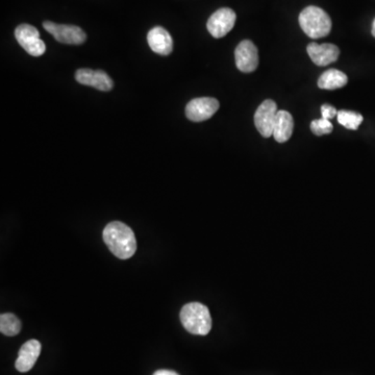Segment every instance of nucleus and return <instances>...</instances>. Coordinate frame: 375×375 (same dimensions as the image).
I'll return each instance as SVG.
<instances>
[{
	"mask_svg": "<svg viewBox=\"0 0 375 375\" xmlns=\"http://www.w3.org/2000/svg\"><path fill=\"white\" fill-rule=\"evenodd\" d=\"M104 243L114 256L128 260L137 250V240L134 231L128 225L119 221L111 222L104 229Z\"/></svg>",
	"mask_w": 375,
	"mask_h": 375,
	"instance_id": "nucleus-1",
	"label": "nucleus"
},
{
	"mask_svg": "<svg viewBox=\"0 0 375 375\" xmlns=\"http://www.w3.org/2000/svg\"><path fill=\"white\" fill-rule=\"evenodd\" d=\"M184 327L192 335L205 336L212 329V317L209 308L200 302H190L181 311Z\"/></svg>",
	"mask_w": 375,
	"mask_h": 375,
	"instance_id": "nucleus-2",
	"label": "nucleus"
},
{
	"mask_svg": "<svg viewBox=\"0 0 375 375\" xmlns=\"http://www.w3.org/2000/svg\"><path fill=\"white\" fill-rule=\"evenodd\" d=\"M299 25L306 35L312 39L327 37L332 31L331 17L318 6L304 8L299 15Z\"/></svg>",
	"mask_w": 375,
	"mask_h": 375,
	"instance_id": "nucleus-3",
	"label": "nucleus"
},
{
	"mask_svg": "<svg viewBox=\"0 0 375 375\" xmlns=\"http://www.w3.org/2000/svg\"><path fill=\"white\" fill-rule=\"evenodd\" d=\"M15 37L19 45L33 57H41L46 50V45L40 39V33L35 27L20 25L15 29Z\"/></svg>",
	"mask_w": 375,
	"mask_h": 375,
	"instance_id": "nucleus-4",
	"label": "nucleus"
},
{
	"mask_svg": "<svg viewBox=\"0 0 375 375\" xmlns=\"http://www.w3.org/2000/svg\"><path fill=\"white\" fill-rule=\"evenodd\" d=\"M43 27L48 32L57 42L63 44L79 45L87 40V35L81 27L75 25H57L51 21H44Z\"/></svg>",
	"mask_w": 375,
	"mask_h": 375,
	"instance_id": "nucleus-5",
	"label": "nucleus"
},
{
	"mask_svg": "<svg viewBox=\"0 0 375 375\" xmlns=\"http://www.w3.org/2000/svg\"><path fill=\"white\" fill-rule=\"evenodd\" d=\"M236 19L237 15L231 8H219L207 20V31L214 38L224 37L235 27Z\"/></svg>",
	"mask_w": 375,
	"mask_h": 375,
	"instance_id": "nucleus-6",
	"label": "nucleus"
},
{
	"mask_svg": "<svg viewBox=\"0 0 375 375\" xmlns=\"http://www.w3.org/2000/svg\"><path fill=\"white\" fill-rule=\"evenodd\" d=\"M236 66L243 74L256 71L259 66V53L256 45L250 40H244L235 50Z\"/></svg>",
	"mask_w": 375,
	"mask_h": 375,
	"instance_id": "nucleus-7",
	"label": "nucleus"
},
{
	"mask_svg": "<svg viewBox=\"0 0 375 375\" xmlns=\"http://www.w3.org/2000/svg\"><path fill=\"white\" fill-rule=\"evenodd\" d=\"M218 109H219V102L215 98H195L186 107V116L193 122L205 121L213 117Z\"/></svg>",
	"mask_w": 375,
	"mask_h": 375,
	"instance_id": "nucleus-8",
	"label": "nucleus"
},
{
	"mask_svg": "<svg viewBox=\"0 0 375 375\" xmlns=\"http://www.w3.org/2000/svg\"><path fill=\"white\" fill-rule=\"evenodd\" d=\"M278 106L271 100H265L261 104L254 114V124L259 132L264 138H269L273 135L274 123H275Z\"/></svg>",
	"mask_w": 375,
	"mask_h": 375,
	"instance_id": "nucleus-9",
	"label": "nucleus"
},
{
	"mask_svg": "<svg viewBox=\"0 0 375 375\" xmlns=\"http://www.w3.org/2000/svg\"><path fill=\"white\" fill-rule=\"evenodd\" d=\"M77 83L90 86L100 91L109 92L113 89L112 79L102 70L79 69L75 72Z\"/></svg>",
	"mask_w": 375,
	"mask_h": 375,
	"instance_id": "nucleus-10",
	"label": "nucleus"
},
{
	"mask_svg": "<svg viewBox=\"0 0 375 375\" xmlns=\"http://www.w3.org/2000/svg\"><path fill=\"white\" fill-rule=\"evenodd\" d=\"M306 50L313 63L317 66H322V67L337 61L340 55L339 47L334 44H329V43H325V44L311 43L306 47Z\"/></svg>",
	"mask_w": 375,
	"mask_h": 375,
	"instance_id": "nucleus-11",
	"label": "nucleus"
},
{
	"mask_svg": "<svg viewBox=\"0 0 375 375\" xmlns=\"http://www.w3.org/2000/svg\"><path fill=\"white\" fill-rule=\"evenodd\" d=\"M40 353L41 343L37 340L27 341L19 350L15 367L19 372L29 371L35 366Z\"/></svg>",
	"mask_w": 375,
	"mask_h": 375,
	"instance_id": "nucleus-12",
	"label": "nucleus"
},
{
	"mask_svg": "<svg viewBox=\"0 0 375 375\" xmlns=\"http://www.w3.org/2000/svg\"><path fill=\"white\" fill-rule=\"evenodd\" d=\"M151 50L161 55H168L173 50V40L167 29L162 27H154L147 35Z\"/></svg>",
	"mask_w": 375,
	"mask_h": 375,
	"instance_id": "nucleus-13",
	"label": "nucleus"
},
{
	"mask_svg": "<svg viewBox=\"0 0 375 375\" xmlns=\"http://www.w3.org/2000/svg\"><path fill=\"white\" fill-rule=\"evenodd\" d=\"M294 130V119L287 111L280 110L276 114L273 128V137L276 142L285 143L289 141Z\"/></svg>",
	"mask_w": 375,
	"mask_h": 375,
	"instance_id": "nucleus-14",
	"label": "nucleus"
},
{
	"mask_svg": "<svg viewBox=\"0 0 375 375\" xmlns=\"http://www.w3.org/2000/svg\"><path fill=\"white\" fill-rule=\"evenodd\" d=\"M348 83V77L342 71L337 69H331L325 71L318 79V87L322 90L341 89Z\"/></svg>",
	"mask_w": 375,
	"mask_h": 375,
	"instance_id": "nucleus-15",
	"label": "nucleus"
},
{
	"mask_svg": "<svg viewBox=\"0 0 375 375\" xmlns=\"http://www.w3.org/2000/svg\"><path fill=\"white\" fill-rule=\"evenodd\" d=\"M21 331V321L15 315L2 314L0 316V332L4 335L13 337L17 336Z\"/></svg>",
	"mask_w": 375,
	"mask_h": 375,
	"instance_id": "nucleus-16",
	"label": "nucleus"
},
{
	"mask_svg": "<svg viewBox=\"0 0 375 375\" xmlns=\"http://www.w3.org/2000/svg\"><path fill=\"white\" fill-rule=\"evenodd\" d=\"M337 120L347 130H357L363 122V116L353 111H339Z\"/></svg>",
	"mask_w": 375,
	"mask_h": 375,
	"instance_id": "nucleus-17",
	"label": "nucleus"
},
{
	"mask_svg": "<svg viewBox=\"0 0 375 375\" xmlns=\"http://www.w3.org/2000/svg\"><path fill=\"white\" fill-rule=\"evenodd\" d=\"M333 124L329 120L321 118V119L314 120L311 123V130L314 132L316 136H323V135H329L333 132Z\"/></svg>",
	"mask_w": 375,
	"mask_h": 375,
	"instance_id": "nucleus-18",
	"label": "nucleus"
},
{
	"mask_svg": "<svg viewBox=\"0 0 375 375\" xmlns=\"http://www.w3.org/2000/svg\"><path fill=\"white\" fill-rule=\"evenodd\" d=\"M321 114H322V118L331 121V119L337 117L338 111L336 110L335 107L331 106V104H323L321 107Z\"/></svg>",
	"mask_w": 375,
	"mask_h": 375,
	"instance_id": "nucleus-19",
	"label": "nucleus"
},
{
	"mask_svg": "<svg viewBox=\"0 0 375 375\" xmlns=\"http://www.w3.org/2000/svg\"><path fill=\"white\" fill-rule=\"evenodd\" d=\"M154 375H179L177 372L171 371V370H158V371L154 372Z\"/></svg>",
	"mask_w": 375,
	"mask_h": 375,
	"instance_id": "nucleus-20",
	"label": "nucleus"
},
{
	"mask_svg": "<svg viewBox=\"0 0 375 375\" xmlns=\"http://www.w3.org/2000/svg\"><path fill=\"white\" fill-rule=\"evenodd\" d=\"M372 36L375 38V19L374 21V25H372Z\"/></svg>",
	"mask_w": 375,
	"mask_h": 375,
	"instance_id": "nucleus-21",
	"label": "nucleus"
}]
</instances>
